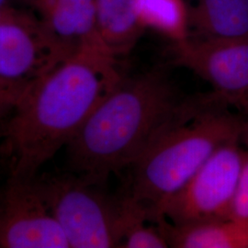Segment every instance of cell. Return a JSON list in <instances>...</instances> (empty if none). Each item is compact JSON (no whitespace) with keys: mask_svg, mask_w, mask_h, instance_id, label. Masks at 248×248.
<instances>
[{"mask_svg":"<svg viewBox=\"0 0 248 248\" xmlns=\"http://www.w3.org/2000/svg\"><path fill=\"white\" fill-rule=\"evenodd\" d=\"M118 58L81 48L27 86L9 115L4 143L10 176L33 178L124 78Z\"/></svg>","mask_w":248,"mask_h":248,"instance_id":"obj_1","label":"cell"},{"mask_svg":"<svg viewBox=\"0 0 248 248\" xmlns=\"http://www.w3.org/2000/svg\"><path fill=\"white\" fill-rule=\"evenodd\" d=\"M186 100L162 69L123 78L65 145L69 172L104 186L133 166Z\"/></svg>","mask_w":248,"mask_h":248,"instance_id":"obj_2","label":"cell"},{"mask_svg":"<svg viewBox=\"0 0 248 248\" xmlns=\"http://www.w3.org/2000/svg\"><path fill=\"white\" fill-rule=\"evenodd\" d=\"M213 92L186 98L177 117L131 167L127 193L147 210L151 221L169 197L187 182L222 145L240 140L243 121Z\"/></svg>","mask_w":248,"mask_h":248,"instance_id":"obj_3","label":"cell"},{"mask_svg":"<svg viewBox=\"0 0 248 248\" xmlns=\"http://www.w3.org/2000/svg\"><path fill=\"white\" fill-rule=\"evenodd\" d=\"M37 187L61 227L70 248L122 247L121 197L89 183L71 172L42 174Z\"/></svg>","mask_w":248,"mask_h":248,"instance_id":"obj_4","label":"cell"},{"mask_svg":"<svg viewBox=\"0 0 248 248\" xmlns=\"http://www.w3.org/2000/svg\"><path fill=\"white\" fill-rule=\"evenodd\" d=\"M233 140L222 145L175 194L156 209L154 221L182 226L231 219L247 150Z\"/></svg>","mask_w":248,"mask_h":248,"instance_id":"obj_5","label":"cell"},{"mask_svg":"<svg viewBox=\"0 0 248 248\" xmlns=\"http://www.w3.org/2000/svg\"><path fill=\"white\" fill-rule=\"evenodd\" d=\"M0 248H70L35 177L9 176L0 189Z\"/></svg>","mask_w":248,"mask_h":248,"instance_id":"obj_6","label":"cell"},{"mask_svg":"<svg viewBox=\"0 0 248 248\" xmlns=\"http://www.w3.org/2000/svg\"><path fill=\"white\" fill-rule=\"evenodd\" d=\"M171 61L207 81L213 93L237 107L248 92V38L216 40L188 37L172 43Z\"/></svg>","mask_w":248,"mask_h":248,"instance_id":"obj_7","label":"cell"},{"mask_svg":"<svg viewBox=\"0 0 248 248\" xmlns=\"http://www.w3.org/2000/svg\"><path fill=\"white\" fill-rule=\"evenodd\" d=\"M71 56L30 11L0 21V77L31 82Z\"/></svg>","mask_w":248,"mask_h":248,"instance_id":"obj_8","label":"cell"},{"mask_svg":"<svg viewBox=\"0 0 248 248\" xmlns=\"http://www.w3.org/2000/svg\"><path fill=\"white\" fill-rule=\"evenodd\" d=\"M14 1L28 8L47 32L70 55L86 47L111 53L98 34L96 0Z\"/></svg>","mask_w":248,"mask_h":248,"instance_id":"obj_9","label":"cell"},{"mask_svg":"<svg viewBox=\"0 0 248 248\" xmlns=\"http://www.w3.org/2000/svg\"><path fill=\"white\" fill-rule=\"evenodd\" d=\"M189 28L197 38H248V0H197L189 9Z\"/></svg>","mask_w":248,"mask_h":248,"instance_id":"obj_10","label":"cell"},{"mask_svg":"<svg viewBox=\"0 0 248 248\" xmlns=\"http://www.w3.org/2000/svg\"><path fill=\"white\" fill-rule=\"evenodd\" d=\"M170 248H248V227L232 219L177 226L156 222Z\"/></svg>","mask_w":248,"mask_h":248,"instance_id":"obj_11","label":"cell"},{"mask_svg":"<svg viewBox=\"0 0 248 248\" xmlns=\"http://www.w3.org/2000/svg\"><path fill=\"white\" fill-rule=\"evenodd\" d=\"M98 34L115 57L126 55L144 31L133 9V0H96Z\"/></svg>","mask_w":248,"mask_h":248,"instance_id":"obj_12","label":"cell"},{"mask_svg":"<svg viewBox=\"0 0 248 248\" xmlns=\"http://www.w3.org/2000/svg\"><path fill=\"white\" fill-rule=\"evenodd\" d=\"M133 9L144 30H154L172 43L189 37V9L184 0H133Z\"/></svg>","mask_w":248,"mask_h":248,"instance_id":"obj_13","label":"cell"},{"mask_svg":"<svg viewBox=\"0 0 248 248\" xmlns=\"http://www.w3.org/2000/svg\"><path fill=\"white\" fill-rule=\"evenodd\" d=\"M231 219L248 227V150L232 204Z\"/></svg>","mask_w":248,"mask_h":248,"instance_id":"obj_14","label":"cell"},{"mask_svg":"<svg viewBox=\"0 0 248 248\" xmlns=\"http://www.w3.org/2000/svg\"><path fill=\"white\" fill-rule=\"evenodd\" d=\"M29 83L7 79L0 77V109L14 108Z\"/></svg>","mask_w":248,"mask_h":248,"instance_id":"obj_15","label":"cell"},{"mask_svg":"<svg viewBox=\"0 0 248 248\" xmlns=\"http://www.w3.org/2000/svg\"><path fill=\"white\" fill-rule=\"evenodd\" d=\"M13 108H3L0 109V142H4L6 126L9 115L11 114Z\"/></svg>","mask_w":248,"mask_h":248,"instance_id":"obj_16","label":"cell"},{"mask_svg":"<svg viewBox=\"0 0 248 248\" xmlns=\"http://www.w3.org/2000/svg\"><path fill=\"white\" fill-rule=\"evenodd\" d=\"M18 9H13L12 7H7V8H2L0 9V21L4 20L6 18H10L14 14L18 12Z\"/></svg>","mask_w":248,"mask_h":248,"instance_id":"obj_17","label":"cell"},{"mask_svg":"<svg viewBox=\"0 0 248 248\" xmlns=\"http://www.w3.org/2000/svg\"><path fill=\"white\" fill-rule=\"evenodd\" d=\"M247 112H248V110ZM240 141H243V142L246 143L248 150V119L246 120V121H243V126H242V132H241Z\"/></svg>","mask_w":248,"mask_h":248,"instance_id":"obj_18","label":"cell"},{"mask_svg":"<svg viewBox=\"0 0 248 248\" xmlns=\"http://www.w3.org/2000/svg\"><path fill=\"white\" fill-rule=\"evenodd\" d=\"M237 108H242V109H244V110H246V111H248V92L243 97V98L241 99L239 101V103H238V105H237Z\"/></svg>","mask_w":248,"mask_h":248,"instance_id":"obj_19","label":"cell"},{"mask_svg":"<svg viewBox=\"0 0 248 248\" xmlns=\"http://www.w3.org/2000/svg\"><path fill=\"white\" fill-rule=\"evenodd\" d=\"M9 1L10 0H0V9L9 7Z\"/></svg>","mask_w":248,"mask_h":248,"instance_id":"obj_20","label":"cell"}]
</instances>
